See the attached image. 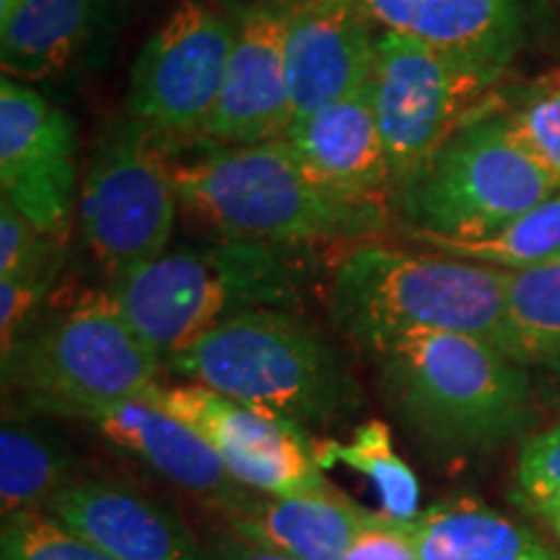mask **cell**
I'll return each mask as SVG.
<instances>
[{
  "label": "cell",
  "instance_id": "5b68a950",
  "mask_svg": "<svg viewBox=\"0 0 560 560\" xmlns=\"http://www.w3.org/2000/svg\"><path fill=\"white\" fill-rule=\"evenodd\" d=\"M293 278L278 247L223 240L166 249L112 285L109 296L132 330L170 363L229 317L285 310Z\"/></svg>",
  "mask_w": 560,
  "mask_h": 560
},
{
  "label": "cell",
  "instance_id": "5bb4252c",
  "mask_svg": "<svg viewBox=\"0 0 560 560\" xmlns=\"http://www.w3.org/2000/svg\"><path fill=\"white\" fill-rule=\"evenodd\" d=\"M62 416L94 425L112 444L145 462L153 472L190 493L192 499L223 511V516L247 506L255 495L231 478L223 462L190 425L145 397L89 405Z\"/></svg>",
  "mask_w": 560,
  "mask_h": 560
},
{
  "label": "cell",
  "instance_id": "3957f363",
  "mask_svg": "<svg viewBox=\"0 0 560 560\" xmlns=\"http://www.w3.org/2000/svg\"><path fill=\"white\" fill-rule=\"evenodd\" d=\"M506 289L509 270L441 252L359 244L335 265L330 312L340 330L366 350L410 332H454L522 363Z\"/></svg>",
  "mask_w": 560,
  "mask_h": 560
},
{
  "label": "cell",
  "instance_id": "d4e9b609",
  "mask_svg": "<svg viewBox=\"0 0 560 560\" xmlns=\"http://www.w3.org/2000/svg\"><path fill=\"white\" fill-rule=\"evenodd\" d=\"M410 240L436 249L441 255L459 257L501 270H527L550 257L560 255V187L548 195L540 206H535L511 226L488 236L482 242H450L439 236L408 231Z\"/></svg>",
  "mask_w": 560,
  "mask_h": 560
},
{
  "label": "cell",
  "instance_id": "ac0fdd59",
  "mask_svg": "<svg viewBox=\"0 0 560 560\" xmlns=\"http://www.w3.org/2000/svg\"><path fill=\"white\" fill-rule=\"evenodd\" d=\"M283 140L332 190L382 206L392 202L395 179L376 120L371 75L342 100L293 122Z\"/></svg>",
  "mask_w": 560,
  "mask_h": 560
},
{
  "label": "cell",
  "instance_id": "7a4b0ae2",
  "mask_svg": "<svg viewBox=\"0 0 560 560\" xmlns=\"http://www.w3.org/2000/svg\"><path fill=\"white\" fill-rule=\"evenodd\" d=\"M174 179L179 206L223 240L285 249L369 240L387 226V206L327 187L285 140L174 161Z\"/></svg>",
  "mask_w": 560,
  "mask_h": 560
},
{
  "label": "cell",
  "instance_id": "9a60e30c",
  "mask_svg": "<svg viewBox=\"0 0 560 560\" xmlns=\"http://www.w3.org/2000/svg\"><path fill=\"white\" fill-rule=\"evenodd\" d=\"M376 34L355 0H289L291 125L369 81Z\"/></svg>",
  "mask_w": 560,
  "mask_h": 560
},
{
  "label": "cell",
  "instance_id": "cb8c5ba5",
  "mask_svg": "<svg viewBox=\"0 0 560 560\" xmlns=\"http://www.w3.org/2000/svg\"><path fill=\"white\" fill-rule=\"evenodd\" d=\"M509 322L524 366L560 376V255L509 270Z\"/></svg>",
  "mask_w": 560,
  "mask_h": 560
},
{
  "label": "cell",
  "instance_id": "603a6c76",
  "mask_svg": "<svg viewBox=\"0 0 560 560\" xmlns=\"http://www.w3.org/2000/svg\"><path fill=\"white\" fill-rule=\"evenodd\" d=\"M317 465L330 470L346 465L363 475L376 490L382 514L392 522H412L420 514V486L412 467L395 450L392 433L382 420H366L355 425L348 441H322L314 444Z\"/></svg>",
  "mask_w": 560,
  "mask_h": 560
},
{
  "label": "cell",
  "instance_id": "1f68e13d",
  "mask_svg": "<svg viewBox=\"0 0 560 560\" xmlns=\"http://www.w3.org/2000/svg\"><path fill=\"white\" fill-rule=\"evenodd\" d=\"M213 560H291V558L280 556V552L270 548H262V545L244 540L240 535H231L215 542Z\"/></svg>",
  "mask_w": 560,
  "mask_h": 560
},
{
  "label": "cell",
  "instance_id": "836d02e7",
  "mask_svg": "<svg viewBox=\"0 0 560 560\" xmlns=\"http://www.w3.org/2000/svg\"><path fill=\"white\" fill-rule=\"evenodd\" d=\"M21 3H24V0H0V21H5V19H9L11 13L16 11Z\"/></svg>",
  "mask_w": 560,
  "mask_h": 560
},
{
  "label": "cell",
  "instance_id": "7c38bea8",
  "mask_svg": "<svg viewBox=\"0 0 560 560\" xmlns=\"http://www.w3.org/2000/svg\"><path fill=\"white\" fill-rule=\"evenodd\" d=\"M79 185L75 122L30 83L0 81V192L42 234L62 240Z\"/></svg>",
  "mask_w": 560,
  "mask_h": 560
},
{
  "label": "cell",
  "instance_id": "ba28073f",
  "mask_svg": "<svg viewBox=\"0 0 560 560\" xmlns=\"http://www.w3.org/2000/svg\"><path fill=\"white\" fill-rule=\"evenodd\" d=\"M174 161L149 125L112 122L81 182V240L112 283L170 249L179 210Z\"/></svg>",
  "mask_w": 560,
  "mask_h": 560
},
{
  "label": "cell",
  "instance_id": "6da1fadb",
  "mask_svg": "<svg viewBox=\"0 0 560 560\" xmlns=\"http://www.w3.org/2000/svg\"><path fill=\"white\" fill-rule=\"evenodd\" d=\"M369 353L389 408L425 450L467 457L535 423L527 366L478 338L410 332Z\"/></svg>",
  "mask_w": 560,
  "mask_h": 560
},
{
  "label": "cell",
  "instance_id": "ffe728a7",
  "mask_svg": "<svg viewBox=\"0 0 560 560\" xmlns=\"http://www.w3.org/2000/svg\"><path fill=\"white\" fill-rule=\"evenodd\" d=\"M400 527L418 560H560L522 522L472 499L439 501Z\"/></svg>",
  "mask_w": 560,
  "mask_h": 560
},
{
  "label": "cell",
  "instance_id": "4fadbf2b",
  "mask_svg": "<svg viewBox=\"0 0 560 560\" xmlns=\"http://www.w3.org/2000/svg\"><path fill=\"white\" fill-rule=\"evenodd\" d=\"M234 50L219 107L202 140L213 149L283 140L291 128V86L285 66L289 0L234 5Z\"/></svg>",
  "mask_w": 560,
  "mask_h": 560
},
{
  "label": "cell",
  "instance_id": "52a82bcc",
  "mask_svg": "<svg viewBox=\"0 0 560 560\" xmlns=\"http://www.w3.org/2000/svg\"><path fill=\"white\" fill-rule=\"evenodd\" d=\"M3 384L42 412L145 397L164 361L132 330L109 291L89 293L50 322H37L9 355Z\"/></svg>",
  "mask_w": 560,
  "mask_h": 560
},
{
  "label": "cell",
  "instance_id": "484cf974",
  "mask_svg": "<svg viewBox=\"0 0 560 560\" xmlns=\"http://www.w3.org/2000/svg\"><path fill=\"white\" fill-rule=\"evenodd\" d=\"M503 117L516 145L560 185V70L529 83Z\"/></svg>",
  "mask_w": 560,
  "mask_h": 560
},
{
  "label": "cell",
  "instance_id": "30bf717a",
  "mask_svg": "<svg viewBox=\"0 0 560 560\" xmlns=\"http://www.w3.org/2000/svg\"><path fill=\"white\" fill-rule=\"evenodd\" d=\"M234 16L208 0H179L130 70L128 115L164 140H202L219 107Z\"/></svg>",
  "mask_w": 560,
  "mask_h": 560
},
{
  "label": "cell",
  "instance_id": "2e32d148",
  "mask_svg": "<svg viewBox=\"0 0 560 560\" xmlns=\"http://www.w3.org/2000/svg\"><path fill=\"white\" fill-rule=\"evenodd\" d=\"M380 32L503 75L527 37L529 0H355Z\"/></svg>",
  "mask_w": 560,
  "mask_h": 560
},
{
  "label": "cell",
  "instance_id": "7402d4cb",
  "mask_svg": "<svg viewBox=\"0 0 560 560\" xmlns=\"http://www.w3.org/2000/svg\"><path fill=\"white\" fill-rule=\"evenodd\" d=\"M73 482V457L58 439L34 425L5 420L0 429V514L45 511Z\"/></svg>",
  "mask_w": 560,
  "mask_h": 560
},
{
  "label": "cell",
  "instance_id": "d6a6232c",
  "mask_svg": "<svg viewBox=\"0 0 560 560\" xmlns=\"http://www.w3.org/2000/svg\"><path fill=\"white\" fill-rule=\"evenodd\" d=\"M537 516H542L545 522L550 524L552 529H556V535L560 537V499L552 501V503H545V506H540L535 511Z\"/></svg>",
  "mask_w": 560,
  "mask_h": 560
},
{
  "label": "cell",
  "instance_id": "277c9868",
  "mask_svg": "<svg viewBox=\"0 0 560 560\" xmlns=\"http://www.w3.org/2000/svg\"><path fill=\"white\" fill-rule=\"evenodd\" d=\"M166 366L182 380L304 431L332 423L359 405V389L338 350L285 310L234 314Z\"/></svg>",
  "mask_w": 560,
  "mask_h": 560
},
{
  "label": "cell",
  "instance_id": "4dcf8cb0",
  "mask_svg": "<svg viewBox=\"0 0 560 560\" xmlns=\"http://www.w3.org/2000/svg\"><path fill=\"white\" fill-rule=\"evenodd\" d=\"M342 560H418V556L400 524L384 514H371Z\"/></svg>",
  "mask_w": 560,
  "mask_h": 560
},
{
  "label": "cell",
  "instance_id": "44dd1931",
  "mask_svg": "<svg viewBox=\"0 0 560 560\" xmlns=\"http://www.w3.org/2000/svg\"><path fill=\"white\" fill-rule=\"evenodd\" d=\"M107 11L109 0H24L0 21L3 75L39 81L68 70L96 37Z\"/></svg>",
  "mask_w": 560,
  "mask_h": 560
},
{
  "label": "cell",
  "instance_id": "8fae6325",
  "mask_svg": "<svg viewBox=\"0 0 560 560\" xmlns=\"http://www.w3.org/2000/svg\"><path fill=\"white\" fill-rule=\"evenodd\" d=\"M145 400L172 412L206 441L240 486L260 495L335 490L322 475L304 429L229 400L200 384H156Z\"/></svg>",
  "mask_w": 560,
  "mask_h": 560
},
{
  "label": "cell",
  "instance_id": "8992f818",
  "mask_svg": "<svg viewBox=\"0 0 560 560\" xmlns=\"http://www.w3.org/2000/svg\"><path fill=\"white\" fill-rule=\"evenodd\" d=\"M558 187L516 145L503 112L488 107L397 187L389 206L408 231L450 242H482L540 206Z\"/></svg>",
  "mask_w": 560,
  "mask_h": 560
},
{
  "label": "cell",
  "instance_id": "4316f807",
  "mask_svg": "<svg viewBox=\"0 0 560 560\" xmlns=\"http://www.w3.org/2000/svg\"><path fill=\"white\" fill-rule=\"evenodd\" d=\"M0 560H112L86 537L62 524L50 511L13 516L3 522Z\"/></svg>",
  "mask_w": 560,
  "mask_h": 560
},
{
  "label": "cell",
  "instance_id": "e0dca14e",
  "mask_svg": "<svg viewBox=\"0 0 560 560\" xmlns=\"http://www.w3.org/2000/svg\"><path fill=\"white\" fill-rule=\"evenodd\" d=\"M45 511L112 560H210L172 511L120 482L73 480Z\"/></svg>",
  "mask_w": 560,
  "mask_h": 560
},
{
  "label": "cell",
  "instance_id": "9c48e42d",
  "mask_svg": "<svg viewBox=\"0 0 560 560\" xmlns=\"http://www.w3.org/2000/svg\"><path fill=\"white\" fill-rule=\"evenodd\" d=\"M499 79L416 39L376 34L371 96L395 190L423 170L462 125L493 107L490 91Z\"/></svg>",
  "mask_w": 560,
  "mask_h": 560
},
{
  "label": "cell",
  "instance_id": "f1b7e54d",
  "mask_svg": "<svg viewBox=\"0 0 560 560\" xmlns=\"http://www.w3.org/2000/svg\"><path fill=\"white\" fill-rule=\"evenodd\" d=\"M560 499V423L529 436L516 462V501L527 511Z\"/></svg>",
  "mask_w": 560,
  "mask_h": 560
},
{
  "label": "cell",
  "instance_id": "d6986e66",
  "mask_svg": "<svg viewBox=\"0 0 560 560\" xmlns=\"http://www.w3.org/2000/svg\"><path fill=\"white\" fill-rule=\"evenodd\" d=\"M234 535L291 560H342L371 511L338 490L314 495H260L226 516Z\"/></svg>",
  "mask_w": 560,
  "mask_h": 560
},
{
  "label": "cell",
  "instance_id": "f546056e",
  "mask_svg": "<svg viewBox=\"0 0 560 560\" xmlns=\"http://www.w3.org/2000/svg\"><path fill=\"white\" fill-rule=\"evenodd\" d=\"M60 252V240L42 234L19 210L0 200V280L19 278Z\"/></svg>",
  "mask_w": 560,
  "mask_h": 560
},
{
  "label": "cell",
  "instance_id": "83f0119b",
  "mask_svg": "<svg viewBox=\"0 0 560 560\" xmlns=\"http://www.w3.org/2000/svg\"><path fill=\"white\" fill-rule=\"evenodd\" d=\"M62 252L19 278L0 280V359L39 322V314L58 283Z\"/></svg>",
  "mask_w": 560,
  "mask_h": 560
}]
</instances>
